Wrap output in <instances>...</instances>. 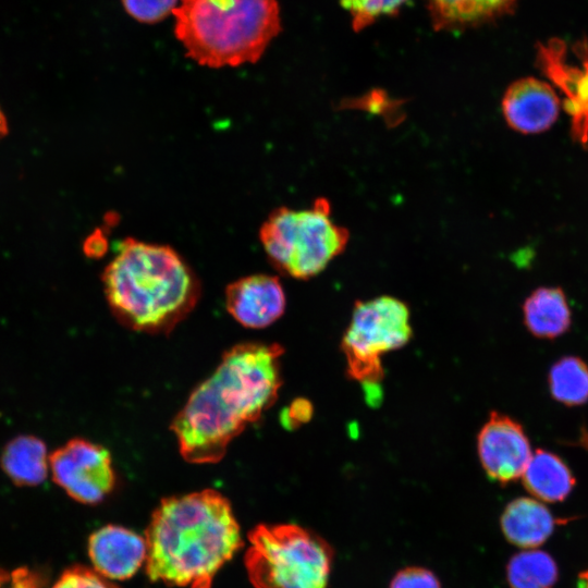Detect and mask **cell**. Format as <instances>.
<instances>
[{
	"instance_id": "9a60e30c",
	"label": "cell",
	"mask_w": 588,
	"mask_h": 588,
	"mask_svg": "<svg viewBox=\"0 0 588 588\" xmlns=\"http://www.w3.org/2000/svg\"><path fill=\"white\" fill-rule=\"evenodd\" d=\"M49 455L41 439L21 434L5 444L0 465L14 485L34 487L42 483L48 475Z\"/></svg>"
},
{
	"instance_id": "d4e9b609",
	"label": "cell",
	"mask_w": 588,
	"mask_h": 588,
	"mask_svg": "<svg viewBox=\"0 0 588 588\" xmlns=\"http://www.w3.org/2000/svg\"><path fill=\"white\" fill-rule=\"evenodd\" d=\"M38 576L28 568L21 567L11 573L8 588H40Z\"/></svg>"
},
{
	"instance_id": "ac0fdd59",
	"label": "cell",
	"mask_w": 588,
	"mask_h": 588,
	"mask_svg": "<svg viewBox=\"0 0 588 588\" xmlns=\"http://www.w3.org/2000/svg\"><path fill=\"white\" fill-rule=\"evenodd\" d=\"M558 575L553 558L536 549L513 555L506 565V579L511 588H553Z\"/></svg>"
},
{
	"instance_id": "8992f818",
	"label": "cell",
	"mask_w": 588,
	"mask_h": 588,
	"mask_svg": "<svg viewBox=\"0 0 588 588\" xmlns=\"http://www.w3.org/2000/svg\"><path fill=\"white\" fill-rule=\"evenodd\" d=\"M259 238L277 270L307 280L343 253L350 233L332 220L328 199L317 198L306 209L273 210L262 223Z\"/></svg>"
},
{
	"instance_id": "44dd1931",
	"label": "cell",
	"mask_w": 588,
	"mask_h": 588,
	"mask_svg": "<svg viewBox=\"0 0 588 588\" xmlns=\"http://www.w3.org/2000/svg\"><path fill=\"white\" fill-rule=\"evenodd\" d=\"M126 13L140 23L164 20L177 7V0H121Z\"/></svg>"
},
{
	"instance_id": "7c38bea8",
	"label": "cell",
	"mask_w": 588,
	"mask_h": 588,
	"mask_svg": "<svg viewBox=\"0 0 588 588\" xmlns=\"http://www.w3.org/2000/svg\"><path fill=\"white\" fill-rule=\"evenodd\" d=\"M88 555L94 569L108 579H128L146 561V540L118 525H107L91 534Z\"/></svg>"
},
{
	"instance_id": "484cf974",
	"label": "cell",
	"mask_w": 588,
	"mask_h": 588,
	"mask_svg": "<svg viewBox=\"0 0 588 588\" xmlns=\"http://www.w3.org/2000/svg\"><path fill=\"white\" fill-rule=\"evenodd\" d=\"M8 133V122L5 115L0 109V139Z\"/></svg>"
},
{
	"instance_id": "7a4b0ae2",
	"label": "cell",
	"mask_w": 588,
	"mask_h": 588,
	"mask_svg": "<svg viewBox=\"0 0 588 588\" xmlns=\"http://www.w3.org/2000/svg\"><path fill=\"white\" fill-rule=\"evenodd\" d=\"M145 540L148 577L180 588H210L243 546L229 500L213 489L162 499Z\"/></svg>"
},
{
	"instance_id": "30bf717a",
	"label": "cell",
	"mask_w": 588,
	"mask_h": 588,
	"mask_svg": "<svg viewBox=\"0 0 588 588\" xmlns=\"http://www.w3.org/2000/svg\"><path fill=\"white\" fill-rule=\"evenodd\" d=\"M507 125L520 134H539L558 120L561 103L554 89L536 77L513 82L501 100Z\"/></svg>"
},
{
	"instance_id": "6da1fadb",
	"label": "cell",
	"mask_w": 588,
	"mask_h": 588,
	"mask_svg": "<svg viewBox=\"0 0 588 588\" xmlns=\"http://www.w3.org/2000/svg\"><path fill=\"white\" fill-rule=\"evenodd\" d=\"M282 354L281 345L260 342L224 352L215 372L195 388L170 425L185 461L219 462L230 442L275 402Z\"/></svg>"
},
{
	"instance_id": "5b68a950",
	"label": "cell",
	"mask_w": 588,
	"mask_h": 588,
	"mask_svg": "<svg viewBox=\"0 0 588 588\" xmlns=\"http://www.w3.org/2000/svg\"><path fill=\"white\" fill-rule=\"evenodd\" d=\"M244 563L255 588H327L333 550L296 524H260L248 535Z\"/></svg>"
},
{
	"instance_id": "8fae6325",
	"label": "cell",
	"mask_w": 588,
	"mask_h": 588,
	"mask_svg": "<svg viewBox=\"0 0 588 588\" xmlns=\"http://www.w3.org/2000/svg\"><path fill=\"white\" fill-rule=\"evenodd\" d=\"M285 304L284 290L274 275H247L225 289L226 310L246 328L269 327L283 315Z\"/></svg>"
},
{
	"instance_id": "4fadbf2b",
	"label": "cell",
	"mask_w": 588,
	"mask_h": 588,
	"mask_svg": "<svg viewBox=\"0 0 588 588\" xmlns=\"http://www.w3.org/2000/svg\"><path fill=\"white\" fill-rule=\"evenodd\" d=\"M500 523L505 539L524 550L543 544L555 527V518L549 509L539 500L527 497L512 500Z\"/></svg>"
},
{
	"instance_id": "603a6c76",
	"label": "cell",
	"mask_w": 588,
	"mask_h": 588,
	"mask_svg": "<svg viewBox=\"0 0 588 588\" xmlns=\"http://www.w3.org/2000/svg\"><path fill=\"white\" fill-rule=\"evenodd\" d=\"M389 588H441V584L432 571L421 566H408L393 576Z\"/></svg>"
},
{
	"instance_id": "e0dca14e",
	"label": "cell",
	"mask_w": 588,
	"mask_h": 588,
	"mask_svg": "<svg viewBox=\"0 0 588 588\" xmlns=\"http://www.w3.org/2000/svg\"><path fill=\"white\" fill-rule=\"evenodd\" d=\"M516 0H427L436 29L452 30L488 22L507 13Z\"/></svg>"
},
{
	"instance_id": "2e32d148",
	"label": "cell",
	"mask_w": 588,
	"mask_h": 588,
	"mask_svg": "<svg viewBox=\"0 0 588 588\" xmlns=\"http://www.w3.org/2000/svg\"><path fill=\"white\" fill-rule=\"evenodd\" d=\"M522 480L535 499L550 503L563 501L575 485L574 476L563 460L541 449L532 453Z\"/></svg>"
},
{
	"instance_id": "ba28073f",
	"label": "cell",
	"mask_w": 588,
	"mask_h": 588,
	"mask_svg": "<svg viewBox=\"0 0 588 588\" xmlns=\"http://www.w3.org/2000/svg\"><path fill=\"white\" fill-rule=\"evenodd\" d=\"M49 470L53 481L83 504L101 502L115 485L110 452L83 438L71 439L52 451Z\"/></svg>"
},
{
	"instance_id": "7402d4cb",
	"label": "cell",
	"mask_w": 588,
	"mask_h": 588,
	"mask_svg": "<svg viewBox=\"0 0 588 588\" xmlns=\"http://www.w3.org/2000/svg\"><path fill=\"white\" fill-rule=\"evenodd\" d=\"M52 588H119L95 569L75 565L65 569Z\"/></svg>"
},
{
	"instance_id": "52a82bcc",
	"label": "cell",
	"mask_w": 588,
	"mask_h": 588,
	"mask_svg": "<svg viewBox=\"0 0 588 588\" xmlns=\"http://www.w3.org/2000/svg\"><path fill=\"white\" fill-rule=\"evenodd\" d=\"M412 334L409 309L402 301L380 296L355 304L341 347L348 377L362 384L370 403L380 396L383 355L404 346Z\"/></svg>"
},
{
	"instance_id": "3957f363",
	"label": "cell",
	"mask_w": 588,
	"mask_h": 588,
	"mask_svg": "<svg viewBox=\"0 0 588 588\" xmlns=\"http://www.w3.org/2000/svg\"><path fill=\"white\" fill-rule=\"evenodd\" d=\"M101 281L118 321L152 334L171 332L201 293L197 275L172 247L132 237L119 243Z\"/></svg>"
},
{
	"instance_id": "5bb4252c",
	"label": "cell",
	"mask_w": 588,
	"mask_h": 588,
	"mask_svg": "<svg viewBox=\"0 0 588 588\" xmlns=\"http://www.w3.org/2000/svg\"><path fill=\"white\" fill-rule=\"evenodd\" d=\"M524 322L537 338L554 339L565 333L572 321V313L562 289L542 286L525 299Z\"/></svg>"
},
{
	"instance_id": "277c9868",
	"label": "cell",
	"mask_w": 588,
	"mask_h": 588,
	"mask_svg": "<svg viewBox=\"0 0 588 588\" xmlns=\"http://www.w3.org/2000/svg\"><path fill=\"white\" fill-rule=\"evenodd\" d=\"M172 14L186 56L213 69L257 62L281 30L277 0H180Z\"/></svg>"
},
{
	"instance_id": "cb8c5ba5",
	"label": "cell",
	"mask_w": 588,
	"mask_h": 588,
	"mask_svg": "<svg viewBox=\"0 0 588 588\" xmlns=\"http://www.w3.org/2000/svg\"><path fill=\"white\" fill-rule=\"evenodd\" d=\"M311 406L305 400H296L291 404L290 408L286 411V414H283L284 425L290 424V427L298 425L299 422H305L310 418Z\"/></svg>"
},
{
	"instance_id": "4316f807",
	"label": "cell",
	"mask_w": 588,
	"mask_h": 588,
	"mask_svg": "<svg viewBox=\"0 0 588 588\" xmlns=\"http://www.w3.org/2000/svg\"><path fill=\"white\" fill-rule=\"evenodd\" d=\"M11 579V574L0 569V588H7Z\"/></svg>"
},
{
	"instance_id": "9c48e42d",
	"label": "cell",
	"mask_w": 588,
	"mask_h": 588,
	"mask_svg": "<svg viewBox=\"0 0 588 588\" xmlns=\"http://www.w3.org/2000/svg\"><path fill=\"white\" fill-rule=\"evenodd\" d=\"M479 461L487 476L500 483L522 478L532 451L522 425L492 412L477 437Z\"/></svg>"
},
{
	"instance_id": "ffe728a7",
	"label": "cell",
	"mask_w": 588,
	"mask_h": 588,
	"mask_svg": "<svg viewBox=\"0 0 588 588\" xmlns=\"http://www.w3.org/2000/svg\"><path fill=\"white\" fill-rule=\"evenodd\" d=\"M407 0H341L352 16L353 27L360 30L378 17L395 13Z\"/></svg>"
},
{
	"instance_id": "d6986e66",
	"label": "cell",
	"mask_w": 588,
	"mask_h": 588,
	"mask_svg": "<svg viewBox=\"0 0 588 588\" xmlns=\"http://www.w3.org/2000/svg\"><path fill=\"white\" fill-rule=\"evenodd\" d=\"M552 396L567 406L583 405L588 401V366L576 356H565L553 364L549 372Z\"/></svg>"
}]
</instances>
